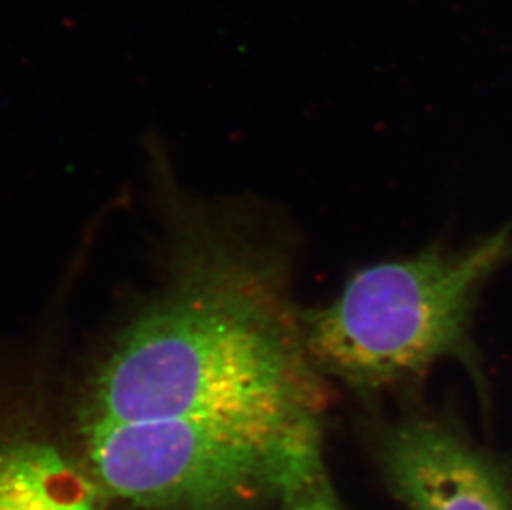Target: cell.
Wrapping results in <instances>:
<instances>
[{
  "instance_id": "cell-3",
  "label": "cell",
  "mask_w": 512,
  "mask_h": 510,
  "mask_svg": "<svg viewBox=\"0 0 512 510\" xmlns=\"http://www.w3.org/2000/svg\"><path fill=\"white\" fill-rule=\"evenodd\" d=\"M383 477L408 510H512L503 464L450 419L410 411L373 429Z\"/></svg>"
},
{
  "instance_id": "cell-1",
  "label": "cell",
  "mask_w": 512,
  "mask_h": 510,
  "mask_svg": "<svg viewBox=\"0 0 512 510\" xmlns=\"http://www.w3.org/2000/svg\"><path fill=\"white\" fill-rule=\"evenodd\" d=\"M287 255L198 222L179 227L170 284L93 370L82 424L218 434L327 413Z\"/></svg>"
},
{
  "instance_id": "cell-4",
  "label": "cell",
  "mask_w": 512,
  "mask_h": 510,
  "mask_svg": "<svg viewBox=\"0 0 512 510\" xmlns=\"http://www.w3.org/2000/svg\"><path fill=\"white\" fill-rule=\"evenodd\" d=\"M95 491L54 446L0 429V510H95Z\"/></svg>"
},
{
  "instance_id": "cell-2",
  "label": "cell",
  "mask_w": 512,
  "mask_h": 510,
  "mask_svg": "<svg viewBox=\"0 0 512 510\" xmlns=\"http://www.w3.org/2000/svg\"><path fill=\"white\" fill-rule=\"evenodd\" d=\"M511 260L512 219L463 247L435 242L355 270L329 304L300 308L310 358L365 401L415 388L441 361H456L486 401L474 318Z\"/></svg>"
},
{
  "instance_id": "cell-5",
  "label": "cell",
  "mask_w": 512,
  "mask_h": 510,
  "mask_svg": "<svg viewBox=\"0 0 512 510\" xmlns=\"http://www.w3.org/2000/svg\"><path fill=\"white\" fill-rule=\"evenodd\" d=\"M292 510H339L334 502L330 501L327 494H322V491L314 492L309 496L302 497L297 502V506Z\"/></svg>"
}]
</instances>
